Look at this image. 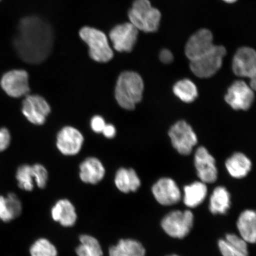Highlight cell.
I'll use <instances>...</instances> for the list:
<instances>
[{"mask_svg": "<svg viewBox=\"0 0 256 256\" xmlns=\"http://www.w3.org/2000/svg\"><path fill=\"white\" fill-rule=\"evenodd\" d=\"M50 216L54 222L68 228L75 225L78 220L76 208L68 200H58L50 210Z\"/></svg>", "mask_w": 256, "mask_h": 256, "instance_id": "cell-17", "label": "cell"}, {"mask_svg": "<svg viewBox=\"0 0 256 256\" xmlns=\"http://www.w3.org/2000/svg\"><path fill=\"white\" fill-rule=\"evenodd\" d=\"M102 133L107 138H113L116 136V128H115L113 124H106Z\"/></svg>", "mask_w": 256, "mask_h": 256, "instance_id": "cell-36", "label": "cell"}, {"mask_svg": "<svg viewBox=\"0 0 256 256\" xmlns=\"http://www.w3.org/2000/svg\"><path fill=\"white\" fill-rule=\"evenodd\" d=\"M256 216L252 210H246L240 216L236 226L241 238L246 242L255 243L256 239Z\"/></svg>", "mask_w": 256, "mask_h": 256, "instance_id": "cell-19", "label": "cell"}, {"mask_svg": "<svg viewBox=\"0 0 256 256\" xmlns=\"http://www.w3.org/2000/svg\"><path fill=\"white\" fill-rule=\"evenodd\" d=\"M159 58L162 63L168 64L172 62L174 56L170 50L168 49H163L160 51Z\"/></svg>", "mask_w": 256, "mask_h": 256, "instance_id": "cell-35", "label": "cell"}, {"mask_svg": "<svg viewBox=\"0 0 256 256\" xmlns=\"http://www.w3.org/2000/svg\"><path fill=\"white\" fill-rule=\"evenodd\" d=\"M0 84L3 90L12 98H21L30 92L28 75L23 70H14L5 73Z\"/></svg>", "mask_w": 256, "mask_h": 256, "instance_id": "cell-9", "label": "cell"}, {"mask_svg": "<svg viewBox=\"0 0 256 256\" xmlns=\"http://www.w3.org/2000/svg\"><path fill=\"white\" fill-rule=\"evenodd\" d=\"M16 178L21 190L28 192L33 190L34 180L31 166L24 164L20 166L16 172Z\"/></svg>", "mask_w": 256, "mask_h": 256, "instance_id": "cell-27", "label": "cell"}, {"mask_svg": "<svg viewBox=\"0 0 256 256\" xmlns=\"http://www.w3.org/2000/svg\"><path fill=\"white\" fill-rule=\"evenodd\" d=\"M138 31L130 22L112 28L110 36L114 49L120 52H131L136 43Z\"/></svg>", "mask_w": 256, "mask_h": 256, "instance_id": "cell-11", "label": "cell"}, {"mask_svg": "<svg viewBox=\"0 0 256 256\" xmlns=\"http://www.w3.org/2000/svg\"><path fill=\"white\" fill-rule=\"evenodd\" d=\"M105 120L100 116H95L91 120V128L96 133H102L106 126Z\"/></svg>", "mask_w": 256, "mask_h": 256, "instance_id": "cell-34", "label": "cell"}, {"mask_svg": "<svg viewBox=\"0 0 256 256\" xmlns=\"http://www.w3.org/2000/svg\"><path fill=\"white\" fill-rule=\"evenodd\" d=\"M50 107L39 95H27L22 104V113L32 124L41 126L46 122Z\"/></svg>", "mask_w": 256, "mask_h": 256, "instance_id": "cell-10", "label": "cell"}, {"mask_svg": "<svg viewBox=\"0 0 256 256\" xmlns=\"http://www.w3.org/2000/svg\"><path fill=\"white\" fill-rule=\"evenodd\" d=\"M226 54L225 47L216 46L210 52L190 62L191 71L198 78H210L219 71Z\"/></svg>", "mask_w": 256, "mask_h": 256, "instance_id": "cell-5", "label": "cell"}, {"mask_svg": "<svg viewBox=\"0 0 256 256\" xmlns=\"http://www.w3.org/2000/svg\"><path fill=\"white\" fill-rule=\"evenodd\" d=\"M152 192L156 201L162 206H174L181 200L180 190L175 182L170 178L160 179L154 184Z\"/></svg>", "mask_w": 256, "mask_h": 256, "instance_id": "cell-16", "label": "cell"}, {"mask_svg": "<svg viewBox=\"0 0 256 256\" xmlns=\"http://www.w3.org/2000/svg\"><path fill=\"white\" fill-rule=\"evenodd\" d=\"M174 92L178 98L185 103H191L196 98L198 95L196 85L191 80L184 79L176 83Z\"/></svg>", "mask_w": 256, "mask_h": 256, "instance_id": "cell-26", "label": "cell"}, {"mask_svg": "<svg viewBox=\"0 0 256 256\" xmlns=\"http://www.w3.org/2000/svg\"><path fill=\"white\" fill-rule=\"evenodd\" d=\"M53 40V32L50 26L39 18L30 17L21 22L16 46L24 62L38 64L49 56Z\"/></svg>", "mask_w": 256, "mask_h": 256, "instance_id": "cell-1", "label": "cell"}, {"mask_svg": "<svg viewBox=\"0 0 256 256\" xmlns=\"http://www.w3.org/2000/svg\"><path fill=\"white\" fill-rule=\"evenodd\" d=\"M80 36L88 46L90 56L92 60L98 62H107L113 58V50L104 32L95 28L84 27L80 30Z\"/></svg>", "mask_w": 256, "mask_h": 256, "instance_id": "cell-4", "label": "cell"}, {"mask_svg": "<svg viewBox=\"0 0 256 256\" xmlns=\"http://www.w3.org/2000/svg\"><path fill=\"white\" fill-rule=\"evenodd\" d=\"M33 170L34 180L37 186L40 188H44L46 186L48 180V172L47 170L44 166L36 164L32 166Z\"/></svg>", "mask_w": 256, "mask_h": 256, "instance_id": "cell-30", "label": "cell"}, {"mask_svg": "<svg viewBox=\"0 0 256 256\" xmlns=\"http://www.w3.org/2000/svg\"><path fill=\"white\" fill-rule=\"evenodd\" d=\"M232 68L236 76L250 80L256 79V51L250 47L239 48L234 56Z\"/></svg>", "mask_w": 256, "mask_h": 256, "instance_id": "cell-13", "label": "cell"}, {"mask_svg": "<svg viewBox=\"0 0 256 256\" xmlns=\"http://www.w3.org/2000/svg\"><path fill=\"white\" fill-rule=\"evenodd\" d=\"M184 203L188 207L195 208L203 202L207 194V187L203 182H196L184 188Z\"/></svg>", "mask_w": 256, "mask_h": 256, "instance_id": "cell-23", "label": "cell"}, {"mask_svg": "<svg viewBox=\"0 0 256 256\" xmlns=\"http://www.w3.org/2000/svg\"><path fill=\"white\" fill-rule=\"evenodd\" d=\"M6 200L9 204L12 217L14 220L20 216L23 210L22 204L20 199L14 193H10L8 194Z\"/></svg>", "mask_w": 256, "mask_h": 256, "instance_id": "cell-31", "label": "cell"}, {"mask_svg": "<svg viewBox=\"0 0 256 256\" xmlns=\"http://www.w3.org/2000/svg\"><path fill=\"white\" fill-rule=\"evenodd\" d=\"M0 1H1V0H0Z\"/></svg>", "mask_w": 256, "mask_h": 256, "instance_id": "cell-39", "label": "cell"}, {"mask_svg": "<svg viewBox=\"0 0 256 256\" xmlns=\"http://www.w3.org/2000/svg\"><path fill=\"white\" fill-rule=\"evenodd\" d=\"M168 135L172 146L182 155H190L198 142L196 134L190 124L184 120L178 121L172 126Z\"/></svg>", "mask_w": 256, "mask_h": 256, "instance_id": "cell-7", "label": "cell"}, {"mask_svg": "<svg viewBox=\"0 0 256 256\" xmlns=\"http://www.w3.org/2000/svg\"><path fill=\"white\" fill-rule=\"evenodd\" d=\"M254 90L242 80L234 82L225 96L226 103L236 110H248L254 103Z\"/></svg>", "mask_w": 256, "mask_h": 256, "instance_id": "cell-12", "label": "cell"}, {"mask_svg": "<svg viewBox=\"0 0 256 256\" xmlns=\"http://www.w3.org/2000/svg\"><path fill=\"white\" fill-rule=\"evenodd\" d=\"M194 216L190 210H174L166 216L162 222L164 231L172 238L182 239L190 234Z\"/></svg>", "mask_w": 256, "mask_h": 256, "instance_id": "cell-6", "label": "cell"}, {"mask_svg": "<svg viewBox=\"0 0 256 256\" xmlns=\"http://www.w3.org/2000/svg\"><path fill=\"white\" fill-rule=\"evenodd\" d=\"M31 256H57L58 251L50 240L41 238L35 241L30 248Z\"/></svg>", "mask_w": 256, "mask_h": 256, "instance_id": "cell-28", "label": "cell"}, {"mask_svg": "<svg viewBox=\"0 0 256 256\" xmlns=\"http://www.w3.org/2000/svg\"><path fill=\"white\" fill-rule=\"evenodd\" d=\"M79 240L80 244L76 250L78 256H103L100 242L94 236L83 234Z\"/></svg>", "mask_w": 256, "mask_h": 256, "instance_id": "cell-25", "label": "cell"}, {"mask_svg": "<svg viewBox=\"0 0 256 256\" xmlns=\"http://www.w3.org/2000/svg\"><path fill=\"white\" fill-rule=\"evenodd\" d=\"M130 23L138 30L152 33L158 31L162 14L158 8L152 7L149 0H135L128 12Z\"/></svg>", "mask_w": 256, "mask_h": 256, "instance_id": "cell-3", "label": "cell"}, {"mask_svg": "<svg viewBox=\"0 0 256 256\" xmlns=\"http://www.w3.org/2000/svg\"><path fill=\"white\" fill-rule=\"evenodd\" d=\"M230 194L224 187H217L210 200V209L213 214H225L230 206Z\"/></svg>", "mask_w": 256, "mask_h": 256, "instance_id": "cell-24", "label": "cell"}, {"mask_svg": "<svg viewBox=\"0 0 256 256\" xmlns=\"http://www.w3.org/2000/svg\"><path fill=\"white\" fill-rule=\"evenodd\" d=\"M194 164L198 177L204 184H212L216 180L218 170L216 160L204 146L196 150Z\"/></svg>", "mask_w": 256, "mask_h": 256, "instance_id": "cell-14", "label": "cell"}, {"mask_svg": "<svg viewBox=\"0 0 256 256\" xmlns=\"http://www.w3.org/2000/svg\"><path fill=\"white\" fill-rule=\"evenodd\" d=\"M218 246L223 256H248V252L243 250L226 240H220Z\"/></svg>", "mask_w": 256, "mask_h": 256, "instance_id": "cell-29", "label": "cell"}, {"mask_svg": "<svg viewBox=\"0 0 256 256\" xmlns=\"http://www.w3.org/2000/svg\"><path fill=\"white\" fill-rule=\"evenodd\" d=\"M105 169L100 160L90 158L80 166V178L85 184H96L103 180Z\"/></svg>", "mask_w": 256, "mask_h": 256, "instance_id": "cell-18", "label": "cell"}, {"mask_svg": "<svg viewBox=\"0 0 256 256\" xmlns=\"http://www.w3.org/2000/svg\"><path fill=\"white\" fill-rule=\"evenodd\" d=\"M83 142L82 134L72 126L64 127L57 136V148L64 155L76 154L81 150Z\"/></svg>", "mask_w": 256, "mask_h": 256, "instance_id": "cell-15", "label": "cell"}, {"mask_svg": "<svg viewBox=\"0 0 256 256\" xmlns=\"http://www.w3.org/2000/svg\"><path fill=\"white\" fill-rule=\"evenodd\" d=\"M114 184L120 192L124 194L136 192L140 186V179L133 169L122 168L115 176Z\"/></svg>", "mask_w": 256, "mask_h": 256, "instance_id": "cell-20", "label": "cell"}, {"mask_svg": "<svg viewBox=\"0 0 256 256\" xmlns=\"http://www.w3.org/2000/svg\"><path fill=\"white\" fill-rule=\"evenodd\" d=\"M215 46L212 32L206 28H202L192 34L188 40L185 54L192 62L210 52Z\"/></svg>", "mask_w": 256, "mask_h": 256, "instance_id": "cell-8", "label": "cell"}, {"mask_svg": "<svg viewBox=\"0 0 256 256\" xmlns=\"http://www.w3.org/2000/svg\"><path fill=\"white\" fill-rule=\"evenodd\" d=\"M11 136L9 130L6 128L0 129V152H4L10 146Z\"/></svg>", "mask_w": 256, "mask_h": 256, "instance_id": "cell-33", "label": "cell"}, {"mask_svg": "<svg viewBox=\"0 0 256 256\" xmlns=\"http://www.w3.org/2000/svg\"><path fill=\"white\" fill-rule=\"evenodd\" d=\"M226 168L230 175L236 178L246 177L250 171L252 162L242 153H236L226 160Z\"/></svg>", "mask_w": 256, "mask_h": 256, "instance_id": "cell-22", "label": "cell"}, {"mask_svg": "<svg viewBox=\"0 0 256 256\" xmlns=\"http://www.w3.org/2000/svg\"><path fill=\"white\" fill-rule=\"evenodd\" d=\"M0 220L4 222H10L14 220L7 200L3 196H0Z\"/></svg>", "mask_w": 256, "mask_h": 256, "instance_id": "cell-32", "label": "cell"}, {"mask_svg": "<svg viewBox=\"0 0 256 256\" xmlns=\"http://www.w3.org/2000/svg\"><path fill=\"white\" fill-rule=\"evenodd\" d=\"M144 88L143 80L138 74L126 72L121 74L115 88V98L120 106L134 110L142 101Z\"/></svg>", "mask_w": 256, "mask_h": 256, "instance_id": "cell-2", "label": "cell"}, {"mask_svg": "<svg viewBox=\"0 0 256 256\" xmlns=\"http://www.w3.org/2000/svg\"><path fill=\"white\" fill-rule=\"evenodd\" d=\"M179 256L176 255V254H172V255H170V256Z\"/></svg>", "mask_w": 256, "mask_h": 256, "instance_id": "cell-38", "label": "cell"}, {"mask_svg": "<svg viewBox=\"0 0 256 256\" xmlns=\"http://www.w3.org/2000/svg\"><path fill=\"white\" fill-rule=\"evenodd\" d=\"M110 256H145L146 249L142 243L133 239H122L108 250Z\"/></svg>", "mask_w": 256, "mask_h": 256, "instance_id": "cell-21", "label": "cell"}, {"mask_svg": "<svg viewBox=\"0 0 256 256\" xmlns=\"http://www.w3.org/2000/svg\"><path fill=\"white\" fill-rule=\"evenodd\" d=\"M222 1L226 3H229V4H232V3L236 2L238 0H222Z\"/></svg>", "mask_w": 256, "mask_h": 256, "instance_id": "cell-37", "label": "cell"}]
</instances>
